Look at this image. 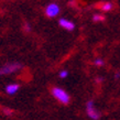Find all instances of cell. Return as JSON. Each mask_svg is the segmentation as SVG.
I'll return each instance as SVG.
<instances>
[{
    "instance_id": "5b68a950",
    "label": "cell",
    "mask_w": 120,
    "mask_h": 120,
    "mask_svg": "<svg viewBox=\"0 0 120 120\" xmlns=\"http://www.w3.org/2000/svg\"><path fill=\"white\" fill-rule=\"evenodd\" d=\"M58 24L62 26V28H64L65 30H67V31H73L74 28H75V24L72 21L67 20V19H60Z\"/></svg>"
},
{
    "instance_id": "8992f818",
    "label": "cell",
    "mask_w": 120,
    "mask_h": 120,
    "mask_svg": "<svg viewBox=\"0 0 120 120\" xmlns=\"http://www.w3.org/2000/svg\"><path fill=\"white\" fill-rule=\"evenodd\" d=\"M19 88H20V86H19L18 84H10V85H8L7 87H6V91L9 95H15L19 90Z\"/></svg>"
},
{
    "instance_id": "30bf717a",
    "label": "cell",
    "mask_w": 120,
    "mask_h": 120,
    "mask_svg": "<svg viewBox=\"0 0 120 120\" xmlns=\"http://www.w3.org/2000/svg\"><path fill=\"white\" fill-rule=\"evenodd\" d=\"M68 76V72L67 71H61L60 72V78H66Z\"/></svg>"
},
{
    "instance_id": "52a82bcc",
    "label": "cell",
    "mask_w": 120,
    "mask_h": 120,
    "mask_svg": "<svg viewBox=\"0 0 120 120\" xmlns=\"http://www.w3.org/2000/svg\"><path fill=\"white\" fill-rule=\"evenodd\" d=\"M112 9V4L111 2H106L101 6V10L102 11H109Z\"/></svg>"
},
{
    "instance_id": "7a4b0ae2",
    "label": "cell",
    "mask_w": 120,
    "mask_h": 120,
    "mask_svg": "<svg viewBox=\"0 0 120 120\" xmlns=\"http://www.w3.org/2000/svg\"><path fill=\"white\" fill-rule=\"evenodd\" d=\"M52 95L57 99L58 101L62 102V104H65L66 105V104L69 102V95L64 89H62V88H58V87L53 88L52 89Z\"/></svg>"
},
{
    "instance_id": "ba28073f",
    "label": "cell",
    "mask_w": 120,
    "mask_h": 120,
    "mask_svg": "<svg viewBox=\"0 0 120 120\" xmlns=\"http://www.w3.org/2000/svg\"><path fill=\"white\" fill-rule=\"evenodd\" d=\"M104 19H105V17L101 15H95L94 17H93V20H94L95 22H100V21H104Z\"/></svg>"
},
{
    "instance_id": "8fae6325",
    "label": "cell",
    "mask_w": 120,
    "mask_h": 120,
    "mask_svg": "<svg viewBox=\"0 0 120 120\" xmlns=\"http://www.w3.org/2000/svg\"><path fill=\"white\" fill-rule=\"evenodd\" d=\"M116 78H117V79H119V78H120V75H119V73H117V74H116Z\"/></svg>"
},
{
    "instance_id": "277c9868",
    "label": "cell",
    "mask_w": 120,
    "mask_h": 120,
    "mask_svg": "<svg viewBox=\"0 0 120 120\" xmlns=\"http://www.w3.org/2000/svg\"><path fill=\"white\" fill-rule=\"evenodd\" d=\"M45 13L50 18H54L60 13V7L56 4H50L45 9Z\"/></svg>"
},
{
    "instance_id": "3957f363",
    "label": "cell",
    "mask_w": 120,
    "mask_h": 120,
    "mask_svg": "<svg viewBox=\"0 0 120 120\" xmlns=\"http://www.w3.org/2000/svg\"><path fill=\"white\" fill-rule=\"evenodd\" d=\"M86 110H87V115L90 119H94V120L99 119V113L95 109L94 101H93V100L87 101V104H86Z\"/></svg>"
},
{
    "instance_id": "6da1fadb",
    "label": "cell",
    "mask_w": 120,
    "mask_h": 120,
    "mask_svg": "<svg viewBox=\"0 0 120 120\" xmlns=\"http://www.w3.org/2000/svg\"><path fill=\"white\" fill-rule=\"evenodd\" d=\"M22 68V64L20 63H8L2 67H0V75H8V74L15 73Z\"/></svg>"
},
{
    "instance_id": "9c48e42d",
    "label": "cell",
    "mask_w": 120,
    "mask_h": 120,
    "mask_svg": "<svg viewBox=\"0 0 120 120\" xmlns=\"http://www.w3.org/2000/svg\"><path fill=\"white\" fill-rule=\"evenodd\" d=\"M95 65L96 66H102L104 65V60H101V58H96V60H95Z\"/></svg>"
}]
</instances>
